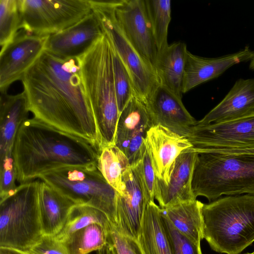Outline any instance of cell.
Listing matches in <instances>:
<instances>
[{"instance_id": "cell-11", "label": "cell", "mask_w": 254, "mask_h": 254, "mask_svg": "<svg viewBox=\"0 0 254 254\" xmlns=\"http://www.w3.org/2000/svg\"><path fill=\"white\" fill-rule=\"evenodd\" d=\"M48 36L32 35L23 30L0 52V93H6L12 83L21 79L45 51Z\"/></svg>"}, {"instance_id": "cell-22", "label": "cell", "mask_w": 254, "mask_h": 254, "mask_svg": "<svg viewBox=\"0 0 254 254\" xmlns=\"http://www.w3.org/2000/svg\"><path fill=\"white\" fill-rule=\"evenodd\" d=\"M75 204L50 185L40 181V212L43 235L58 234Z\"/></svg>"}, {"instance_id": "cell-37", "label": "cell", "mask_w": 254, "mask_h": 254, "mask_svg": "<svg viewBox=\"0 0 254 254\" xmlns=\"http://www.w3.org/2000/svg\"><path fill=\"white\" fill-rule=\"evenodd\" d=\"M198 151H207L217 153L226 155H254V147L242 148V149H220L212 150H205Z\"/></svg>"}, {"instance_id": "cell-34", "label": "cell", "mask_w": 254, "mask_h": 254, "mask_svg": "<svg viewBox=\"0 0 254 254\" xmlns=\"http://www.w3.org/2000/svg\"><path fill=\"white\" fill-rule=\"evenodd\" d=\"M0 200L12 194L16 190L17 174L13 152L0 157Z\"/></svg>"}, {"instance_id": "cell-7", "label": "cell", "mask_w": 254, "mask_h": 254, "mask_svg": "<svg viewBox=\"0 0 254 254\" xmlns=\"http://www.w3.org/2000/svg\"><path fill=\"white\" fill-rule=\"evenodd\" d=\"M38 178L76 204L91 206L102 211L116 227L118 192L97 167H65L47 172Z\"/></svg>"}, {"instance_id": "cell-30", "label": "cell", "mask_w": 254, "mask_h": 254, "mask_svg": "<svg viewBox=\"0 0 254 254\" xmlns=\"http://www.w3.org/2000/svg\"><path fill=\"white\" fill-rule=\"evenodd\" d=\"M20 24L18 0H0V52L15 38Z\"/></svg>"}, {"instance_id": "cell-8", "label": "cell", "mask_w": 254, "mask_h": 254, "mask_svg": "<svg viewBox=\"0 0 254 254\" xmlns=\"http://www.w3.org/2000/svg\"><path fill=\"white\" fill-rule=\"evenodd\" d=\"M89 1L103 33L128 71L135 96L145 102L160 83L153 65L135 48L119 25L114 13L118 0Z\"/></svg>"}, {"instance_id": "cell-19", "label": "cell", "mask_w": 254, "mask_h": 254, "mask_svg": "<svg viewBox=\"0 0 254 254\" xmlns=\"http://www.w3.org/2000/svg\"><path fill=\"white\" fill-rule=\"evenodd\" d=\"M254 113V78L237 80L222 100L196 125L234 120Z\"/></svg>"}, {"instance_id": "cell-23", "label": "cell", "mask_w": 254, "mask_h": 254, "mask_svg": "<svg viewBox=\"0 0 254 254\" xmlns=\"http://www.w3.org/2000/svg\"><path fill=\"white\" fill-rule=\"evenodd\" d=\"M137 240L144 254H173L161 208L154 201L150 202L146 207Z\"/></svg>"}, {"instance_id": "cell-33", "label": "cell", "mask_w": 254, "mask_h": 254, "mask_svg": "<svg viewBox=\"0 0 254 254\" xmlns=\"http://www.w3.org/2000/svg\"><path fill=\"white\" fill-rule=\"evenodd\" d=\"M131 167L135 171L145 197L148 202L154 201L156 178L146 146L139 161Z\"/></svg>"}, {"instance_id": "cell-35", "label": "cell", "mask_w": 254, "mask_h": 254, "mask_svg": "<svg viewBox=\"0 0 254 254\" xmlns=\"http://www.w3.org/2000/svg\"><path fill=\"white\" fill-rule=\"evenodd\" d=\"M108 242L115 254H144L137 240L123 235L111 224Z\"/></svg>"}, {"instance_id": "cell-40", "label": "cell", "mask_w": 254, "mask_h": 254, "mask_svg": "<svg viewBox=\"0 0 254 254\" xmlns=\"http://www.w3.org/2000/svg\"><path fill=\"white\" fill-rule=\"evenodd\" d=\"M249 67L250 69L254 70V51L253 52L252 58L250 60Z\"/></svg>"}, {"instance_id": "cell-25", "label": "cell", "mask_w": 254, "mask_h": 254, "mask_svg": "<svg viewBox=\"0 0 254 254\" xmlns=\"http://www.w3.org/2000/svg\"><path fill=\"white\" fill-rule=\"evenodd\" d=\"M152 127L144 102L135 95L126 105L119 116L115 144L122 150L135 132L141 128Z\"/></svg>"}, {"instance_id": "cell-18", "label": "cell", "mask_w": 254, "mask_h": 254, "mask_svg": "<svg viewBox=\"0 0 254 254\" xmlns=\"http://www.w3.org/2000/svg\"><path fill=\"white\" fill-rule=\"evenodd\" d=\"M197 152L189 148L177 158L170 180L165 185L156 179L155 198L164 208L175 204L196 199L191 183Z\"/></svg>"}, {"instance_id": "cell-16", "label": "cell", "mask_w": 254, "mask_h": 254, "mask_svg": "<svg viewBox=\"0 0 254 254\" xmlns=\"http://www.w3.org/2000/svg\"><path fill=\"white\" fill-rule=\"evenodd\" d=\"M100 22L92 12L71 27L49 35L46 51L64 58H77L103 35Z\"/></svg>"}, {"instance_id": "cell-26", "label": "cell", "mask_w": 254, "mask_h": 254, "mask_svg": "<svg viewBox=\"0 0 254 254\" xmlns=\"http://www.w3.org/2000/svg\"><path fill=\"white\" fill-rule=\"evenodd\" d=\"M130 167L126 155L115 144L102 147L99 152L97 168L120 194H122L124 190V174Z\"/></svg>"}, {"instance_id": "cell-38", "label": "cell", "mask_w": 254, "mask_h": 254, "mask_svg": "<svg viewBox=\"0 0 254 254\" xmlns=\"http://www.w3.org/2000/svg\"><path fill=\"white\" fill-rule=\"evenodd\" d=\"M0 254H31L29 252L22 251L18 250L0 247Z\"/></svg>"}, {"instance_id": "cell-14", "label": "cell", "mask_w": 254, "mask_h": 254, "mask_svg": "<svg viewBox=\"0 0 254 254\" xmlns=\"http://www.w3.org/2000/svg\"><path fill=\"white\" fill-rule=\"evenodd\" d=\"M125 187L122 194L118 192L116 226L123 235L138 240L148 204L134 169L130 167L124 174Z\"/></svg>"}, {"instance_id": "cell-27", "label": "cell", "mask_w": 254, "mask_h": 254, "mask_svg": "<svg viewBox=\"0 0 254 254\" xmlns=\"http://www.w3.org/2000/svg\"><path fill=\"white\" fill-rule=\"evenodd\" d=\"M110 229L111 227L108 228L101 224H91L61 242L67 254H88L98 251L107 244Z\"/></svg>"}, {"instance_id": "cell-2", "label": "cell", "mask_w": 254, "mask_h": 254, "mask_svg": "<svg viewBox=\"0 0 254 254\" xmlns=\"http://www.w3.org/2000/svg\"><path fill=\"white\" fill-rule=\"evenodd\" d=\"M99 153L86 140L35 118L27 119L17 133L13 150L20 184L59 168H97Z\"/></svg>"}, {"instance_id": "cell-31", "label": "cell", "mask_w": 254, "mask_h": 254, "mask_svg": "<svg viewBox=\"0 0 254 254\" xmlns=\"http://www.w3.org/2000/svg\"><path fill=\"white\" fill-rule=\"evenodd\" d=\"M111 49L115 88L120 115L126 105L135 94L128 71L112 44Z\"/></svg>"}, {"instance_id": "cell-13", "label": "cell", "mask_w": 254, "mask_h": 254, "mask_svg": "<svg viewBox=\"0 0 254 254\" xmlns=\"http://www.w3.org/2000/svg\"><path fill=\"white\" fill-rule=\"evenodd\" d=\"M145 142L156 180L165 185L170 180L177 157L193 147L186 136L160 125L148 130Z\"/></svg>"}, {"instance_id": "cell-4", "label": "cell", "mask_w": 254, "mask_h": 254, "mask_svg": "<svg viewBox=\"0 0 254 254\" xmlns=\"http://www.w3.org/2000/svg\"><path fill=\"white\" fill-rule=\"evenodd\" d=\"M203 238L219 253L240 254L254 242V194L230 195L204 204Z\"/></svg>"}, {"instance_id": "cell-36", "label": "cell", "mask_w": 254, "mask_h": 254, "mask_svg": "<svg viewBox=\"0 0 254 254\" xmlns=\"http://www.w3.org/2000/svg\"><path fill=\"white\" fill-rule=\"evenodd\" d=\"M28 252L31 254H67L60 241L54 236L45 235Z\"/></svg>"}, {"instance_id": "cell-17", "label": "cell", "mask_w": 254, "mask_h": 254, "mask_svg": "<svg viewBox=\"0 0 254 254\" xmlns=\"http://www.w3.org/2000/svg\"><path fill=\"white\" fill-rule=\"evenodd\" d=\"M253 54V52L247 46L235 53L213 58L201 57L188 51L183 93H186L196 86L218 77L234 65L250 61Z\"/></svg>"}, {"instance_id": "cell-32", "label": "cell", "mask_w": 254, "mask_h": 254, "mask_svg": "<svg viewBox=\"0 0 254 254\" xmlns=\"http://www.w3.org/2000/svg\"><path fill=\"white\" fill-rule=\"evenodd\" d=\"M161 215L173 254H202L200 244L193 242L179 231L162 210Z\"/></svg>"}, {"instance_id": "cell-9", "label": "cell", "mask_w": 254, "mask_h": 254, "mask_svg": "<svg viewBox=\"0 0 254 254\" xmlns=\"http://www.w3.org/2000/svg\"><path fill=\"white\" fill-rule=\"evenodd\" d=\"M20 29L49 36L76 24L92 12L89 0H18Z\"/></svg>"}, {"instance_id": "cell-3", "label": "cell", "mask_w": 254, "mask_h": 254, "mask_svg": "<svg viewBox=\"0 0 254 254\" xmlns=\"http://www.w3.org/2000/svg\"><path fill=\"white\" fill-rule=\"evenodd\" d=\"M102 146L115 144L119 112L115 88L111 44L105 33L77 58Z\"/></svg>"}, {"instance_id": "cell-24", "label": "cell", "mask_w": 254, "mask_h": 254, "mask_svg": "<svg viewBox=\"0 0 254 254\" xmlns=\"http://www.w3.org/2000/svg\"><path fill=\"white\" fill-rule=\"evenodd\" d=\"M203 204L196 199L161 209L179 231L193 242L200 244L201 240L203 239L202 214Z\"/></svg>"}, {"instance_id": "cell-1", "label": "cell", "mask_w": 254, "mask_h": 254, "mask_svg": "<svg viewBox=\"0 0 254 254\" xmlns=\"http://www.w3.org/2000/svg\"><path fill=\"white\" fill-rule=\"evenodd\" d=\"M21 80L34 118L86 140L99 152L102 140L77 58L45 50Z\"/></svg>"}, {"instance_id": "cell-20", "label": "cell", "mask_w": 254, "mask_h": 254, "mask_svg": "<svg viewBox=\"0 0 254 254\" xmlns=\"http://www.w3.org/2000/svg\"><path fill=\"white\" fill-rule=\"evenodd\" d=\"M29 112L24 91L15 95L0 93V157L13 152L17 133Z\"/></svg>"}, {"instance_id": "cell-12", "label": "cell", "mask_w": 254, "mask_h": 254, "mask_svg": "<svg viewBox=\"0 0 254 254\" xmlns=\"http://www.w3.org/2000/svg\"><path fill=\"white\" fill-rule=\"evenodd\" d=\"M114 13L129 41L153 66L158 51L145 0H118Z\"/></svg>"}, {"instance_id": "cell-29", "label": "cell", "mask_w": 254, "mask_h": 254, "mask_svg": "<svg viewBox=\"0 0 254 254\" xmlns=\"http://www.w3.org/2000/svg\"><path fill=\"white\" fill-rule=\"evenodd\" d=\"M158 52L165 48L171 19L170 0H145Z\"/></svg>"}, {"instance_id": "cell-28", "label": "cell", "mask_w": 254, "mask_h": 254, "mask_svg": "<svg viewBox=\"0 0 254 254\" xmlns=\"http://www.w3.org/2000/svg\"><path fill=\"white\" fill-rule=\"evenodd\" d=\"M93 223L101 224L108 228L112 224L107 215L100 210L87 205L75 204L71 208L63 229L54 237L62 242L75 232Z\"/></svg>"}, {"instance_id": "cell-10", "label": "cell", "mask_w": 254, "mask_h": 254, "mask_svg": "<svg viewBox=\"0 0 254 254\" xmlns=\"http://www.w3.org/2000/svg\"><path fill=\"white\" fill-rule=\"evenodd\" d=\"M186 137L194 151L254 147V113L227 122L195 125Z\"/></svg>"}, {"instance_id": "cell-21", "label": "cell", "mask_w": 254, "mask_h": 254, "mask_svg": "<svg viewBox=\"0 0 254 254\" xmlns=\"http://www.w3.org/2000/svg\"><path fill=\"white\" fill-rule=\"evenodd\" d=\"M188 51L182 42L168 44L158 52L153 64L160 84L181 98Z\"/></svg>"}, {"instance_id": "cell-15", "label": "cell", "mask_w": 254, "mask_h": 254, "mask_svg": "<svg viewBox=\"0 0 254 254\" xmlns=\"http://www.w3.org/2000/svg\"><path fill=\"white\" fill-rule=\"evenodd\" d=\"M144 102L152 127L162 126L186 137L197 123L182 98L160 84Z\"/></svg>"}, {"instance_id": "cell-5", "label": "cell", "mask_w": 254, "mask_h": 254, "mask_svg": "<svg viewBox=\"0 0 254 254\" xmlns=\"http://www.w3.org/2000/svg\"><path fill=\"white\" fill-rule=\"evenodd\" d=\"M196 152L191 183L196 198L211 201L222 195L254 194V155Z\"/></svg>"}, {"instance_id": "cell-41", "label": "cell", "mask_w": 254, "mask_h": 254, "mask_svg": "<svg viewBox=\"0 0 254 254\" xmlns=\"http://www.w3.org/2000/svg\"><path fill=\"white\" fill-rule=\"evenodd\" d=\"M254 254V251L252 253H246V254Z\"/></svg>"}, {"instance_id": "cell-39", "label": "cell", "mask_w": 254, "mask_h": 254, "mask_svg": "<svg viewBox=\"0 0 254 254\" xmlns=\"http://www.w3.org/2000/svg\"><path fill=\"white\" fill-rule=\"evenodd\" d=\"M97 251L98 254H115L113 246L109 242L103 248Z\"/></svg>"}, {"instance_id": "cell-6", "label": "cell", "mask_w": 254, "mask_h": 254, "mask_svg": "<svg viewBox=\"0 0 254 254\" xmlns=\"http://www.w3.org/2000/svg\"><path fill=\"white\" fill-rule=\"evenodd\" d=\"M40 181H32L0 200V247L28 252L40 241Z\"/></svg>"}]
</instances>
